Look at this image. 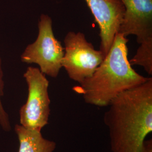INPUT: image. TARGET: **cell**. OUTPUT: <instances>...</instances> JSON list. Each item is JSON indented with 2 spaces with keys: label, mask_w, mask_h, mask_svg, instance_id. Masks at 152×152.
<instances>
[{
  "label": "cell",
  "mask_w": 152,
  "mask_h": 152,
  "mask_svg": "<svg viewBox=\"0 0 152 152\" xmlns=\"http://www.w3.org/2000/svg\"><path fill=\"white\" fill-rule=\"evenodd\" d=\"M104 115L112 152H140L152 132V78L121 92Z\"/></svg>",
  "instance_id": "6da1fadb"
},
{
  "label": "cell",
  "mask_w": 152,
  "mask_h": 152,
  "mask_svg": "<svg viewBox=\"0 0 152 152\" xmlns=\"http://www.w3.org/2000/svg\"><path fill=\"white\" fill-rule=\"evenodd\" d=\"M129 39L120 33L102 63L92 76L73 90L83 96L86 103L99 107H108L121 92L147 81L149 77L136 72L128 59Z\"/></svg>",
  "instance_id": "7a4b0ae2"
},
{
  "label": "cell",
  "mask_w": 152,
  "mask_h": 152,
  "mask_svg": "<svg viewBox=\"0 0 152 152\" xmlns=\"http://www.w3.org/2000/svg\"><path fill=\"white\" fill-rule=\"evenodd\" d=\"M38 28L37 37L28 45L20 55V59L24 63L38 65L45 76L56 78L62 68L64 49L55 36L53 20L49 15L40 16Z\"/></svg>",
  "instance_id": "3957f363"
},
{
  "label": "cell",
  "mask_w": 152,
  "mask_h": 152,
  "mask_svg": "<svg viewBox=\"0 0 152 152\" xmlns=\"http://www.w3.org/2000/svg\"><path fill=\"white\" fill-rule=\"evenodd\" d=\"M27 83L26 102L19 110V122L23 127L41 131L49 123L51 100L49 81L38 68L29 66L23 74Z\"/></svg>",
  "instance_id": "277c9868"
},
{
  "label": "cell",
  "mask_w": 152,
  "mask_h": 152,
  "mask_svg": "<svg viewBox=\"0 0 152 152\" xmlns=\"http://www.w3.org/2000/svg\"><path fill=\"white\" fill-rule=\"evenodd\" d=\"M64 43L62 67L70 79L80 84L92 76L105 56L95 49L81 32L67 33Z\"/></svg>",
  "instance_id": "5b68a950"
},
{
  "label": "cell",
  "mask_w": 152,
  "mask_h": 152,
  "mask_svg": "<svg viewBox=\"0 0 152 152\" xmlns=\"http://www.w3.org/2000/svg\"><path fill=\"white\" fill-rule=\"evenodd\" d=\"M99 28V50L105 56L110 49L115 34L120 31L125 15L121 0H85Z\"/></svg>",
  "instance_id": "8992f818"
},
{
  "label": "cell",
  "mask_w": 152,
  "mask_h": 152,
  "mask_svg": "<svg viewBox=\"0 0 152 152\" xmlns=\"http://www.w3.org/2000/svg\"><path fill=\"white\" fill-rule=\"evenodd\" d=\"M121 1L125 12L118 33L135 36L139 44L152 38V0Z\"/></svg>",
  "instance_id": "52a82bcc"
},
{
  "label": "cell",
  "mask_w": 152,
  "mask_h": 152,
  "mask_svg": "<svg viewBox=\"0 0 152 152\" xmlns=\"http://www.w3.org/2000/svg\"><path fill=\"white\" fill-rule=\"evenodd\" d=\"M19 141L18 152H53L56 143L42 136L41 131L27 129L16 124L14 127Z\"/></svg>",
  "instance_id": "ba28073f"
},
{
  "label": "cell",
  "mask_w": 152,
  "mask_h": 152,
  "mask_svg": "<svg viewBox=\"0 0 152 152\" xmlns=\"http://www.w3.org/2000/svg\"><path fill=\"white\" fill-rule=\"evenodd\" d=\"M136 54L129 60L131 65L143 67L149 75H152V38L140 44Z\"/></svg>",
  "instance_id": "9c48e42d"
},
{
  "label": "cell",
  "mask_w": 152,
  "mask_h": 152,
  "mask_svg": "<svg viewBox=\"0 0 152 152\" xmlns=\"http://www.w3.org/2000/svg\"><path fill=\"white\" fill-rule=\"evenodd\" d=\"M4 73L2 69V60L0 56V126L4 131L9 132L11 130L10 120L2 102V98L4 95Z\"/></svg>",
  "instance_id": "30bf717a"
},
{
  "label": "cell",
  "mask_w": 152,
  "mask_h": 152,
  "mask_svg": "<svg viewBox=\"0 0 152 152\" xmlns=\"http://www.w3.org/2000/svg\"><path fill=\"white\" fill-rule=\"evenodd\" d=\"M140 152H152V139L145 140Z\"/></svg>",
  "instance_id": "8fae6325"
}]
</instances>
